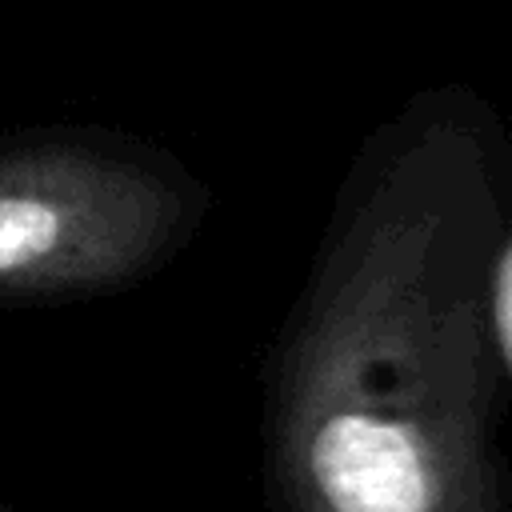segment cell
I'll return each instance as SVG.
<instances>
[{
    "mask_svg": "<svg viewBox=\"0 0 512 512\" xmlns=\"http://www.w3.org/2000/svg\"><path fill=\"white\" fill-rule=\"evenodd\" d=\"M504 224L492 148L460 116L416 108L368 144L272 368L276 512H508Z\"/></svg>",
    "mask_w": 512,
    "mask_h": 512,
    "instance_id": "6da1fadb",
    "label": "cell"
},
{
    "mask_svg": "<svg viewBox=\"0 0 512 512\" xmlns=\"http://www.w3.org/2000/svg\"><path fill=\"white\" fill-rule=\"evenodd\" d=\"M192 196L140 156L44 140L0 152V304L120 288L164 260Z\"/></svg>",
    "mask_w": 512,
    "mask_h": 512,
    "instance_id": "7a4b0ae2",
    "label": "cell"
},
{
    "mask_svg": "<svg viewBox=\"0 0 512 512\" xmlns=\"http://www.w3.org/2000/svg\"><path fill=\"white\" fill-rule=\"evenodd\" d=\"M0 512H20V508H12V504H0Z\"/></svg>",
    "mask_w": 512,
    "mask_h": 512,
    "instance_id": "3957f363",
    "label": "cell"
}]
</instances>
